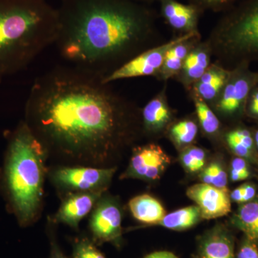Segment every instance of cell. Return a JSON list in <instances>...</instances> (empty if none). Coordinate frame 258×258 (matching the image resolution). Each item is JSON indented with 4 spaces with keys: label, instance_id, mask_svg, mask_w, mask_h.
Segmentation results:
<instances>
[{
    "label": "cell",
    "instance_id": "cell-1",
    "mask_svg": "<svg viewBox=\"0 0 258 258\" xmlns=\"http://www.w3.org/2000/svg\"><path fill=\"white\" fill-rule=\"evenodd\" d=\"M74 66H57L35 79L24 121L52 157L69 166L103 167L142 127L141 110Z\"/></svg>",
    "mask_w": 258,
    "mask_h": 258
},
{
    "label": "cell",
    "instance_id": "cell-2",
    "mask_svg": "<svg viewBox=\"0 0 258 258\" xmlns=\"http://www.w3.org/2000/svg\"><path fill=\"white\" fill-rule=\"evenodd\" d=\"M54 45L61 57L103 78L164 42L157 13L133 0H60Z\"/></svg>",
    "mask_w": 258,
    "mask_h": 258
},
{
    "label": "cell",
    "instance_id": "cell-3",
    "mask_svg": "<svg viewBox=\"0 0 258 258\" xmlns=\"http://www.w3.org/2000/svg\"><path fill=\"white\" fill-rule=\"evenodd\" d=\"M6 138L0 167V193L18 225L27 227L41 212L48 154L24 120Z\"/></svg>",
    "mask_w": 258,
    "mask_h": 258
},
{
    "label": "cell",
    "instance_id": "cell-4",
    "mask_svg": "<svg viewBox=\"0 0 258 258\" xmlns=\"http://www.w3.org/2000/svg\"><path fill=\"white\" fill-rule=\"evenodd\" d=\"M57 8L46 0H0V83L54 45Z\"/></svg>",
    "mask_w": 258,
    "mask_h": 258
},
{
    "label": "cell",
    "instance_id": "cell-5",
    "mask_svg": "<svg viewBox=\"0 0 258 258\" xmlns=\"http://www.w3.org/2000/svg\"><path fill=\"white\" fill-rule=\"evenodd\" d=\"M206 40L215 62L225 69L258 62V0H245L226 13Z\"/></svg>",
    "mask_w": 258,
    "mask_h": 258
},
{
    "label": "cell",
    "instance_id": "cell-6",
    "mask_svg": "<svg viewBox=\"0 0 258 258\" xmlns=\"http://www.w3.org/2000/svg\"><path fill=\"white\" fill-rule=\"evenodd\" d=\"M116 169L86 166H57L49 171L51 182L63 195L74 192H106Z\"/></svg>",
    "mask_w": 258,
    "mask_h": 258
},
{
    "label": "cell",
    "instance_id": "cell-7",
    "mask_svg": "<svg viewBox=\"0 0 258 258\" xmlns=\"http://www.w3.org/2000/svg\"><path fill=\"white\" fill-rule=\"evenodd\" d=\"M258 86V72L242 63L231 69L228 81L211 108L224 116H234L244 111L249 94Z\"/></svg>",
    "mask_w": 258,
    "mask_h": 258
},
{
    "label": "cell",
    "instance_id": "cell-8",
    "mask_svg": "<svg viewBox=\"0 0 258 258\" xmlns=\"http://www.w3.org/2000/svg\"><path fill=\"white\" fill-rule=\"evenodd\" d=\"M199 32L198 30L184 35H176L170 40L141 52L126 63L120 66L119 69L103 77L102 79L103 82L111 84L115 81L134 78L148 76L157 78L168 50L176 44L195 36Z\"/></svg>",
    "mask_w": 258,
    "mask_h": 258
},
{
    "label": "cell",
    "instance_id": "cell-9",
    "mask_svg": "<svg viewBox=\"0 0 258 258\" xmlns=\"http://www.w3.org/2000/svg\"><path fill=\"white\" fill-rule=\"evenodd\" d=\"M121 222V210L118 202L103 194L95 205L90 218V230L94 243L119 244Z\"/></svg>",
    "mask_w": 258,
    "mask_h": 258
},
{
    "label": "cell",
    "instance_id": "cell-10",
    "mask_svg": "<svg viewBox=\"0 0 258 258\" xmlns=\"http://www.w3.org/2000/svg\"><path fill=\"white\" fill-rule=\"evenodd\" d=\"M170 159L160 146L148 144L134 148L125 178L154 181L160 178Z\"/></svg>",
    "mask_w": 258,
    "mask_h": 258
},
{
    "label": "cell",
    "instance_id": "cell-11",
    "mask_svg": "<svg viewBox=\"0 0 258 258\" xmlns=\"http://www.w3.org/2000/svg\"><path fill=\"white\" fill-rule=\"evenodd\" d=\"M186 195L200 208L202 218H218L231 211L230 195L227 189H220L202 183L188 188Z\"/></svg>",
    "mask_w": 258,
    "mask_h": 258
},
{
    "label": "cell",
    "instance_id": "cell-12",
    "mask_svg": "<svg viewBox=\"0 0 258 258\" xmlns=\"http://www.w3.org/2000/svg\"><path fill=\"white\" fill-rule=\"evenodd\" d=\"M104 193L88 191L67 194L52 219L53 222L64 224L74 229L79 228L80 222L92 211Z\"/></svg>",
    "mask_w": 258,
    "mask_h": 258
},
{
    "label": "cell",
    "instance_id": "cell-13",
    "mask_svg": "<svg viewBox=\"0 0 258 258\" xmlns=\"http://www.w3.org/2000/svg\"><path fill=\"white\" fill-rule=\"evenodd\" d=\"M161 18L178 35L198 31V23L203 13L196 5L177 0H159Z\"/></svg>",
    "mask_w": 258,
    "mask_h": 258
},
{
    "label": "cell",
    "instance_id": "cell-14",
    "mask_svg": "<svg viewBox=\"0 0 258 258\" xmlns=\"http://www.w3.org/2000/svg\"><path fill=\"white\" fill-rule=\"evenodd\" d=\"M166 85L141 110L142 128L148 134H159L172 121V109L168 102Z\"/></svg>",
    "mask_w": 258,
    "mask_h": 258
},
{
    "label": "cell",
    "instance_id": "cell-15",
    "mask_svg": "<svg viewBox=\"0 0 258 258\" xmlns=\"http://www.w3.org/2000/svg\"><path fill=\"white\" fill-rule=\"evenodd\" d=\"M211 48L207 40H201L185 59L182 69L175 78L189 91L194 84L208 71L212 64Z\"/></svg>",
    "mask_w": 258,
    "mask_h": 258
},
{
    "label": "cell",
    "instance_id": "cell-16",
    "mask_svg": "<svg viewBox=\"0 0 258 258\" xmlns=\"http://www.w3.org/2000/svg\"><path fill=\"white\" fill-rule=\"evenodd\" d=\"M230 72L231 70L221 64L212 62L208 71L188 91L189 96L198 97L211 106L225 87Z\"/></svg>",
    "mask_w": 258,
    "mask_h": 258
},
{
    "label": "cell",
    "instance_id": "cell-17",
    "mask_svg": "<svg viewBox=\"0 0 258 258\" xmlns=\"http://www.w3.org/2000/svg\"><path fill=\"white\" fill-rule=\"evenodd\" d=\"M201 40V34L199 32L195 36L171 47L166 52L164 63L156 79L165 83L169 79H175L182 69L186 57Z\"/></svg>",
    "mask_w": 258,
    "mask_h": 258
},
{
    "label": "cell",
    "instance_id": "cell-18",
    "mask_svg": "<svg viewBox=\"0 0 258 258\" xmlns=\"http://www.w3.org/2000/svg\"><path fill=\"white\" fill-rule=\"evenodd\" d=\"M199 252L200 258H236L232 236L220 228L202 237Z\"/></svg>",
    "mask_w": 258,
    "mask_h": 258
},
{
    "label": "cell",
    "instance_id": "cell-19",
    "mask_svg": "<svg viewBox=\"0 0 258 258\" xmlns=\"http://www.w3.org/2000/svg\"><path fill=\"white\" fill-rule=\"evenodd\" d=\"M128 208L136 220L147 225H158L166 215L159 201L149 195H141L129 201Z\"/></svg>",
    "mask_w": 258,
    "mask_h": 258
},
{
    "label": "cell",
    "instance_id": "cell-20",
    "mask_svg": "<svg viewBox=\"0 0 258 258\" xmlns=\"http://www.w3.org/2000/svg\"><path fill=\"white\" fill-rule=\"evenodd\" d=\"M234 224L247 238L258 240V200L242 205L236 214Z\"/></svg>",
    "mask_w": 258,
    "mask_h": 258
},
{
    "label": "cell",
    "instance_id": "cell-21",
    "mask_svg": "<svg viewBox=\"0 0 258 258\" xmlns=\"http://www.w3.org/2000/svg\"><path fill=\"white\" fill-rule=\"evenodd\" d=\"M202 218L198 206H189L171 212L164 216L158 225L172 230H184L196 225Z\"/></svg>",
    "mask_w": 258,
    "mask_h": 258
},
{
    "label": "cell",
    "instance_id": "cell-22",
    "mask_svg": "<svg viewBox=\"0 0 258 258\" xmlns=\"http://www.w3.org/2000/svg\"><path fill=\"white\" fill-rule=\"evenodd\" d=\"M198 134V124L195 120H179L169 128V137L177 147L186 148L195 142Z\"/></svg>",
    "mask_w": 258,
    "mask_h": 258
},
{
    "label": "cell",
    "instance_id": "cell-23",
    "mask_svg": "<svg viewBox=\"0 0 258 258\" xmlns=\"http://www.w3.org/2000/svg\"><path fill=\"white\" fill-rule=\"evenodd\" d=\"M190 97L192 98L197 117L204 132L208 135H215L218 133L220 129V119L210 105L198 97Z\"/></svg>",
    "mask_w": 258,
    "mask_h": 258
},
{
    "label": "cell",
    "instance_id": "cell-24",
    "mask_svg": "<svg viewBox=\"0 0 258 258\" xmlns=\"http://www.w3.org/2000/svg\"><path fill=\"white\" fill-rule=\"evenodd\" d=\"M206 160V154L201 148L189 146L184 148L181 154V161L185 169L191 173L203 169Z\"/></svg>",
    "mask_w": 258,
    "mask_h": 258
},
{
    "label": "cell",
    "instance_id": "cell-25",
    "mask_svg": "<svg viewBox=\"0 0 258 258\" xmlns=\"http://www.w3.org/2000/svg\"><path fill=\"white\" fill-rule=\"evenodd\" d=\"M200 178L205 184L212 185L220 189H227V174L217 163H212L204 169Z\"/></svg>",
    "mask_w": 258,
    "mask_h": 258
},
{
    "label": "cell",
    "instance_id": "cell-26",
    "mask_svg": "<svg viewBox=\"0 0 258 258\" xmlns=\"http://www.w3.org/2000/svg\"><path fill=\"white\" fill-rule=\"evenodd\" d=\"M74 258H106L101 251L87 238L79 239L74 244Z\"/></svg>",
    "mask_w": 258,
    "mask_h": 258
},
{
    "label": "cell",
    "instance_id": "cell-27",
    "mask_svg": "<svg viewBox=\"0 0 258 258\" xmlns=\"http://www.w3.org/2000/svg\"><path fill=\"white\" fill-rule=\"evenodd\" d=\"M249 176V171L247 163L244 158L236 157L232 162L231 169V179L233 181H242L247 179Z\"/></svg>",
    "mask_w": 258,
    "mask_h": 258
},
{
    "label": "cell",
    "instance_id": "cell-28",
    "mask_svg": "<svg viewBox=\"0 0 258 258\" xmlns=\"http://www.w3.org/2000/svg\"><path fill=\"white\" fill-rule=\"evenodd\" d=\"M189 3L198 6L202 11L212 10L218 11L228 6L235 0H188Z\"/></svg>",
    "mask_w": 258,
    "mask_h": 258
},
{
    "label": "cell",
    "instance_id": "cell-29",
    "mask_svg": "<svg viewBox=\"0 0 258 258\" xmlns=\"http://www.w3.org/2000/svg\"><path fill=\"white\" fill-rule=\"evenodd\" d=\"M236 258H258V248L254 241L246 237L239 247Z\"/></svg>",
    "mask_w": 258,
    "mask_h": 258
},
{
    "label": "cell",
    "instance_id": "cell-30",
    "mask_svg": "<svg viewBox=\"0 0 258 258\" xmlns=\"http://www.w3.org/2000/svg\"><path fill=\"white\" fill-rule=\"evenodd\" d=\"M227 134L237 139V140L240 141L246 147L248 148L250 150H252L254 144L253 139H252L250 132L247 129H235V130L231 131Z\"/></svg>",
    "mask_w": 258,
    "mask_h": 258
},
{
    "label": "cell",
    "instance_id": "cell-31",
    "mask_svg": "<svg viewBox=\"0 0 258 258\" xmlns=\"http://www.w3.org/2000/svg\"><path fill=\"white\" fill-rule=\"evenodd\" d=\"M245 109L249 115L258 118V86H256L249 94Z\"/></svg>",
    "mask_w": 258,
    "mask_h": 258
},
{
    "label": "cell",
    "instance_id": "cell-32",
    "mask_svg": "<svg viewBox=\"0 0 258 258\" xmlns=\"http://www.w3.org/2000/svg\"><path fill=\"white\" fill-rule=\"evenodd\" d=\"M244 185L243 199L242 203H248L255 196L256 190L252 185L245 184Z\"/></svg>",
    "mask_w": 258,
    "mask_h": 258
},
{
    "label": "cell",
    "instance_id": "cell-33",
    "mask_svg": "<svg viewBox=\"0 0 258 258\" xmlns=\"http://www.w3.org/2000/svg\"><path fill=\"white\" fill-rule=\"evenodd\" d=\"M244 185L239 186L233 190L230 195V199L232 201L237 203H242V199H243Z\"/></svg>",
    "mask_w": 258,
    "mask_h": 258
},
{
    "label": "cell",
    "instance_id": "cell-34",
    "mask_svg": "<svg viewBox=\"0 0 258 258\" xmlns=\"http://www.w3.org/2000/svg\"><path fill=\"white\" fill-rule=\"evenodd\" d=\"M145 258H178L175 254L168 251H158L149 254Z\"/></svg>",
    "mask_w": 258,
    "mask_h": 258
},
{
    "label": "cell",
    "instance_id": "cell-35",
    "mask_svg": "<svg viewBox=\"0 0 258 258\" xmlns=\"http://www.w3.org/2000/svg\"><path fill=\"white\" fill-rule=\"evenodd\" d=\"M50 258H67L66 256L62 253L60 250V247L55 242H52L51 245V255Z\"/></svg>",
    "mask_w": 258,
    "mask_h": 258
},
{
    "label": "cell",
    "instance_id": "cell-36",
    "mask_svg": "<svg viewBox=\"0 0 258 258\" xmlns=\"http://www.w3.org/2000/svg\"><path fill=\"white\" fill-rule=\"evenodd\" d=\"M133 1L142 3V4L149 5L151 3H154V2H159V0H133Z\"/></svg>",
    "mask_w": 258,
    "mask_h": 258
},
{
    "label": "cell",
    "instance_id": "cell-37",
    "mask_svg": "<svg viewBox=\"0 0 258 258\" xmlns=\"http://www.w3.org/2000/svg\"><path fill=\"white\" fill-rule=\"evenodd\" d=\"M256 145H257V147L258 148V143H256Z\"/></svg>",
    "mask_w": 258,
    "mask_h": 258
},
{
    "label": "cell",
    "instance_id": "cell-38",
    "mask_svg": "<svg viewBox=\"0 0 258 258\" xmlns=\"http://www.w3.org/2000/svg\"><path fill=\"white\" fill-rule=\"evenodd\" d=\"M195 258H200V257H195Z\"/></svg>",
    "mask_w": 258,
    "mask_h": 258
}]
</instances>
